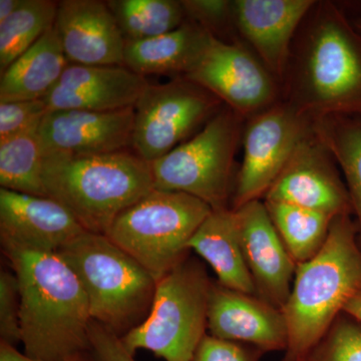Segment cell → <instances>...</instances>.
<instances>
[{
  "mask_svg": "<svg viewBox=\"0 0 361 361\" xmlns=\"http://www.w3.org/2000/svg\"><path fill=\"white\" fill-rule=\"evenodd\" d=\"M23 0H0V23H4L21 6Z\"/></svg>",
  "mask_w": 361,
  "mask_h": 361,
  "instance_id": "35",
  "label": "cell"
},
{
  "mask_svg": "<svg viewBox=\"0 0 361 361\" xmlns=\"http://www.w3.org/2000/svg\"><path fill=\"white\" fill-rule=\"evenodd\" d=\"M213 37L198 23L187 20L165 35L127 42L123 65L142 77L165 75L184 78L200 61Z\"/></svg>",
  "mask_w": 361,
  "mask_h": 361,
  "instance_id": "20",
  "label": "cell"
},
{
  "mask_svg": "<svg viewBox=\"0 0 361 361\" xmlns=\"http://www.w3.org/2000/svg\"><path fill=\"white\" fill-rule=\"evenodd\" d=\"M281 90L312 121L361 118V32L343 7L316 1L292 44Z\"/></svg>",
  "mask_w": 361,
  "mask_h": 361,
  "instance_id": "1",
  "label": "cell"
},
{
  "mask_svg": "<svg viewBox=\"0 0 361 361\" xmlns=\"http://www.w3.org/2000/svg\"><path fill=\"white\" fill-rule=\"evenodd\" d=\"M135 108L114 111H49L40 123L42 153L101 155L132 149Z\"/></svg>",
  "mask_w": 361,
  "mask_h": 361,
  "instance_id": "14",
  "label": "cell"
},
{
  "mask_svg": "<svg viewBox=\"0 0 361 361\" xmlns=\"http://www.w3.org/2000/svg\"><path fill=\"white\" fill-rule=\"evenodd\" d=\"M300 361H361V323L342 313Z\"/></svg>",
  "mask_w": 361,
  "mask_h": 361,
  "instance_id": "28",
  "label": "cell"
},
{
  "mask_svg": "<svg viewBox=\"0 0 361 361\" xmlns=\"http://www.w3.org/2000/svg\"><path fill=\"white\" fill-rule=\"evenodd\" d=\"M189 249L212 267L221 285L256 295L244 257L236 211L212 210L190 240Z\"/></svg>",
  "mask_w": 361,
  "mask_h": 361,
  "instance_id": "21",
  "label": "cell"
},
{
  "mask_svg": "<svg viewBox=\"0 0 361 361\" xmlns=\"http://www.w3.org/2000/svg\"><path fill=\"white\" fill-rule=\"evenodd\" d=\"M245 121L224 104L196 135L152 161L155 189L190 195L212 210L231 208Z\"/></svg>",
  "mask_w": 361,
  "mask_h": 361,
  "instance_id": "7",
  "label": "cell"
},
{
  "mask_svg": "<svg viewBox=\"0 0 361 361\" xmlns=\"http://www.w3.org/2000/svg\"><path fill=\"white\" fill-rule=\"evenodd\" d=\"M58 2L23 0V6L0 23V73L13 63L54 26Z\"/></svg>",
  "mask_w": 361,
  "mask_h": 361,
  "instance_id": "27",
  "label": "cell"
},
{
  "mask_svg": "<svg viewBox=\"0 0 361 361\" xmlns=\"http://www.w3.org/2000/svg\"><path fill=\"white\" fill-rule=\"evenodd\" d=\"M361 292V247L351 215L334 218L322 250L297 265L283 314L288 345L281 361H300Z\"/></svg>",
  "mask_w": 361,
  "mask_h": 361,
  "instance_id": "3",
  "label": "cell"
},
{
  "mask_svg": "<svg viewBox=\"0 0 361 361\" xmlns=\"http://www.w3.org/2000/svg\"><path fill=\"white\" fill-rule=\"evenodd\" d=\"M211 336L247 344L262 353L285 351L288 329L283 311L257 295L243 293L212 281L208 298Z\"/></svg>",
  "mask_w": 361,
  "mask_h": 361,
  "instance_id": "15",
  "label": "cell"
},
{
  "mask_svg": "<svg viewBox=\"0 0 361 361\" xmlns=\"http://www.w3.org/2000/svg\"><path fill=\"white\" fill-rule=\"evenodd\" d=\"M0 341L21 342L20 285L16 273L6 269L0 271Z\"/></svg>",
  "mask_w": 361,
  "mask_h": 361,
  "instance_id": "31",
  "label": "cell"
},
{
  "mask_svg": "<svg viewBox=\"0 0 361 361\" xmlns=\"http://www.w3.org/2000/svg\"><path fill=\"white\" fill-rule=\"evenodd\" d=\"M211 212L193 196L154 189L123 211L104 235L158 282L188 257L190 240Z\"/></svg>",
  "mask_w": 361,
  "mask_h": 361,
  "instance_id": "6",
  "label": "cell"
},
{
  "mask_svg": "<svg viewBox=\"0 0 361 361\" xmlns=\"http://www.w3.org/2000/svg\"><path fill=\"white\" fill-rule=\"evenodd\" d=\"M149 85L125 66L70 63L44 97L49 111H114L135 108Z\"/></svg>",
  "mask_w": 361,
  "mask_h": 361,
  "instance_id": "18",
  "label": "cell"
},
{
  "mask_svg": "<svg viewBox=\"0 0 361 361\" xmlns=\"http://www.w3.org/2000/svg\"><path fill=\"white\" fill-rule=\"evenodd\" d=\"M263 202L273 225L296 265L307 262L322 250L334 218L303 207L279 202Z\"/></svg>",
  "mask_w": 361,
  "mask_h": 361,
  "instance_id": "24",
  "label": "cell"
},
{
  "mask_svg": "<svg viewBox=\"0 0 361 361\" xmlns=\"http://www.w3.org/2000/svg\"><path fill=\"white\" fill-rule=\"evenodd\" d=\"M85 231L73 214L51 197L0 189V241L6 255L58 253Z\"/></svg>",
  "mask_w": 361,
  "mask_h": 361,
  "instance_id": "13",
  "label": "cell"
},
{
  "mask_svg": "<svg viewBox=\"0 0 361 361\" xmlns=\"http://www.w3.org/2000/svg\"><path fill=\"white\" fill-rule=\"evenodd\" d=\"M127 42L154 39L179 27L188 20L177 0H110L106 1Z\"/></svg>",
  "mask_w": 361,
  "mask_h": 361,
  "instance_id": "25",
  "label": "cell"
},
{
  "mask_svg": "<svg viewBox=\"0 0 361 361\" xmlns=\"http://www.w3.org/2000/svg\"><path fill=\"white\" fill-rule=\"evenodd\" d=\"M54 28L71 63L125 66L126 40L106 1H59Z\"/></svg>",
  "mask_w": 361,
  "mask_h": 361,
  "instance_id": "19",
  "label": "cell"
},
{
  "mask_svg": "<svg viewBox=\"0 0 361 361\" xmlns=\"http://www.w3.org/2000/svg\"><path fill=\"white\" fill-rule=\"evenodd\" d=\"M313 134V121L282 99L247 118L231 208L264 199L296 149Z\"/></svg>",
  "mask_w": 361,
  "mask_h": 361,
  "instance_id": "10",
  "label": "cell"
},
{
  "mask_svg": "<svg viewBox=\"0 0 361 361\" xmlns=\"http://www.w3.org/2000/svg\"><path fill=\"white\" fill-rule=\"evenodd\" d=\"M47 113L44 99L0 102V140L39 130Z\"/></svg>",
  "mask_w": 361,
  "mask_h": 361,
  "instance_id": "30",
  "label": "cell"
},
{
  "mask_svg": "<svg viewBox=\"0 0 361 361\" xmlns=\"http://www.w3.org/2000/svg\"><path fill=\"white\" fill-rule=\"evenodd\" d=\"M212 281L204 266L187 257L157 282L146 319L121 337L133 355L139 349L166 361H193L208 329Z\"/></svg>",
  "mask_w": 361,
  "mask_h": 361,
  "instance_id": "8",
  "label": "cell"
},
{
  "mask_svg": "<svg viewBox=\"0 0 361 361\" xmlns=\"http://www.w3.org/2000/svg\"><path fill=\"white\" fill-rule=\"evenodd\" d=\"M353 20V25L361 32V16H356V18H350Z\"/></svg>",
  "mask_w": 361,
  "mask_h": 361,
  "instance_id": "37",
  "label": "cell"
},
{
  "mask_svg": "<svg viewBox=\"0 0 361 361\" xmlns=\"http://www.w3.org/2000/svg\"><path fill=\"white\" fill-rule=\"evenodd\" d=\"M0 361H39L33 360L25 355V353H21L16 346L7 344L6 342L0 341ZM71 361H92L90 356H85V357L77 358Z\"/></svg>",
  "mask_w": 361,
  "mask_h": 361,
  "instance_id": "34",
  "label": "cell"
},
{
  "mask_svg": "<svg viewBox=\"0 0 361 361\" xmlns=\"http://www.w3.org/2000/svg\"><path fill=\"white\" fill-rule=\"evenodd\" d=\"M263 355L264 353L253 346L206 334L193 361H261Z\"/></svg>",
  "mask_w": 361,
  "mask_h": 361,
  "instance_id": "32",
  "label": "cell"
},
{
  "mask_svg": "<svg viewBox=\"0 0 361 361\" xmlns=\"http://www.w3.org/2000/svg\"><path fill=\"white\" fill-rule=\"evenodd\" d=\"M314 0H235V25L245 44L282 80L292 44Z\"/></svg>",
  "mask_w": 361,
  "mask_h": 361,
  "instance_id": "17",
  "label": "cell"
},
{
  "mask_svg": "<svg viewBox=\"0 0 361 361\" xmlns=\"http://www.w3.org/2000/svg\"><path fill=\"white\" fill-rule=\"evenodd\" d=\"M263 201L303 207L332 218L353 215L336 159L315 133L298 147Z\"/></svg>",
  "mask_w": 361,
  "mask_h": 361,
  "instance_id": "12",
  "label": "cell"
},
{
  "mask_svg": "<svg viewBox=\"0 0 361 361\" xmlns=\"http://www.w3.org/2000/svg\"><path fill=\"white\" fill-rule=\"evenodd\" d=\"M6 256L20 285L25 355L39 361L90 356L89 299L65 259L59 253L30 251Z\"/></svg>",
  "mask_w": 361,
  "mask_h": 361,
  "instance_id": "2",
  "label": "cell"
},
{
  "mask_svg": "<svg viewBox=\"0 0 361 361\" xmlns=\"http://www.w3.org/2000/svg\"><path fill=\"white\" fill-rule=\"evenodd\" d=\"M235 211L238 215L242 248L256 295L283 310L290 295L296 263L273 225L264 202H250Z\"/></svg>",
  "mask_w": 361,
  "mask_h": 361,
  "instance_id": "16",
  "label": "cell"
},
{
  "mask_svg": "<svg viewBox=\"0 0 361 361\" xmlns=\"http://www.w3.org/2000/svg\"><path fill=\"white\" fill-rule=\"evenodd\" d=\"M92 361H135L115 332L92 322L90 329Z\"/></svg>",
  "mask_w": 361,
  "mask_h": 361,
  "instance_id": "33",
  "label": "cell"
},
{
  "mask_svg": "<svg viewBox=\"0 0 361 361\" xmlns=\"http://www.w3.org/2000/svg\"><path fill=\"white\" fill-rule=\"evenodd\" d=\"M70 63L54 26L1 73L0 102L44 99Z\"/></svg>",
  "mask_w": 361,
  "mask_h": 361,
  "instance_id": "22",
  "label": "cell"
},
{
  "mask_svg": "<svg viewBox=\"0 0 361 361\" xmlns=\"http://www.w3.org/2000/svg\"><path fill=\"white\" fill-rule=\"evenodd\" d=\"M0 186L18 193L49 197L37 130L0 140Z\"/></svg>",
  "mask_w": 361,
  "mask_h": 361,
  "instance_id": "26",
  "label": "cell"
},
{
  "mask_svg": "<svg viewBox=\"0 0 361 361\" xmlns=\"http://www.w3.org/2000/svg\"><path fill=\"white\" fill-rule=\"evenodd\" d=\"M313 129L343 174L361 243V118L322 116L313 121Z\"/></svg>",
  "mask_w": 361,
  "mask_h": 361,
  "instance_id": "23",
  "label": "cell"
},
{
  "mask_svg": "<svg viewBox=\"0 0 361 361\" xmlns=\"http://www.w3.org/2000/svg\"><path fill=\"white\" fill-rule=\"evenodd\" d=\"M224 106L215 94L185 78L147 85L135 106L132 151L152 161L188 141Z\"/></svg>",
  "mask_w": 361,
  "mask_h": 361,
  "instance_id": "9",
  "label": "cell"
},
{
  "mask_svg": "<svg viewBox=\"0 0 361 361\" xmlns=\"http://www.w3.org/2000/svg\"><path fill=\"white\" fill-rule=\"evenodd\" d=\"M245 44L214 37L200 61L184 78L247 120L280 101L282 90L279 80Z\"/></svg>",
  "mask_w": 361,
  "mask_h": 361,
  "instance_id": "11",
  "label": "cell"
},
{
  "mask_svg": "<svg viewBox=\"0 0 361 361\" xmlns=\"http://www.w3.org/2000/svg\"><path fill=\"white\" fill-rule=\"evenodd\" d=\"M47 195L66 207L85 231L106 234L123 211L155 189L151 163L132 149L44 155Z\"/></svg>",
  "mask_w": 361,
  "mask_h": 361,
  "instance_id": "4",
  "label": "cell"
},
{
  "mask_svg": "<svg viewBox=\"0 0 361 361\" xmlns=\"http://www.w3.org/2000/svg\"><path fill=\"white\" fill-rule=\"evenodd\" d=\"M188 20L198 23L216 39L228 42L226 35L237 32L234 6L228 0H182Z\"/></svg>",
  "mask_w": 361,
  "mask_h": 361,
  "instance_id": "29",
  "label": "cell"
},
{
  "mask_svg": "<svg viewBox=\"0 0 361 361\" xmlns=\"http://www.w3.org/2000/svg\"><path fill=\"white\" fill-rule=\"evenodd\" d=\"M343 312L361 323V292L346 305Z\"/></svg>",
  "mask_w": 361,
  "mask_h": 361,
  "instance_id": "36",
  "label": "cell"
},
{
  "mask_svg": "<svg viewBox=\"0 0 361 361\" xmlns=\"http://www.w3.org/2000/svg\"><path fill=\"white\" fill-rule=\"evenodd\" d=\"M58 253L80 280L92 322L122 337L146 319L157 281L106 235L85 231Z\"/></svg>",
  "mask_w": 361,
  "mask_h": 361,
  "instance_id": "5",
  "label": "cell"
}]
</instances>
